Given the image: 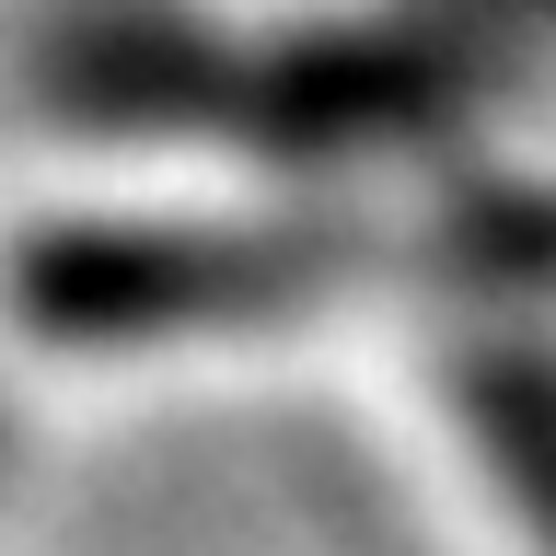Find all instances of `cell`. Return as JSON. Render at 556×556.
Returning <instances> with one entry per match:
<instances>
[{
    "instance_id": "6da1fadb",
    "label": "cell",
    "mask_w": 556,
    "mask_h": 556,
    "mask_svg": "<svg viewBox=\"0 0 556 556\" xmlns=\"http://www.w3.org/2000/svg\"><path fill=\"white\" fill-rule=\"evenodd\" d=\"M452 406L476 429L498 498L521 510V533L556 556V348H476L452 371Z\"/></svg>"
},
{
    "instance_id": "7a4b0ae2",
    "label": "cell",
    "mask_w": 556,
    "mask_h": 556,
    "mask_svg": "<svg viewBox=\"0 0 556 556\" xmlns=\"http://www.w3.org/2000/svg\"><path fill=\"white\" fill-rule=\"evenodd\" d=\"M441 35H476V24H556V0H429Z\"/></svg>"
}]
</instances>
